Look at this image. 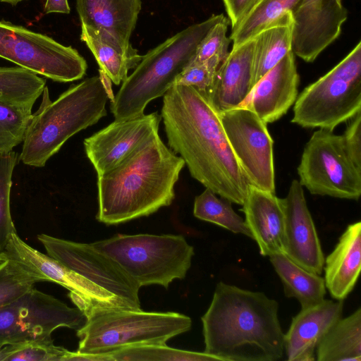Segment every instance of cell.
Instances as JSON below:
<instances>
[{"mask_svg": "<svg viewBox=\"0 0 361 361\" xmlns=\"http://www.w3.org/2000/svg\"><path fill=\"white\" fill-rule=\"evenodd\" d=\"M91 245L114 262L139 287L167 288L185 277L194 248L180 235L118 234Z\"/></svg>", "mask_w": 361, "mask_h": 361, "instance_id": "obj_7", "label": "cell"}, {"mask_svg": "<svg viewBox=\"0 0 361 361\" xmlns=\"http://www.w3.org/2000/svg\"><path fill=\"white\" fill-rule=\"evenodd\" d=\"M193 214L199 219L211 222L235 233L252 238L245 220L235 212L231 202L219 199L206 188L195 198Z\"/></svg>", "mask_w": 361, "mask_h": 361, "instance_id": "obj_30", "label": "cell"}, {"mask_svg": "<svg viewBox=\"0 0 361 361\" xmlns=\"http://www.w3.org/2000/svg\"><path fill=\"white\" fill-rule=\"evenodd\" d=\"M291 122L333 131L361 111V42L298 96Z\"/></svg>", "mask_w": 361, "mask_h": 361, "instance_id": "obj_8", "label": "cell"}, {"mask_svg": "<svg viewBox=\"0 0 361 361\" xmlns=\"http://www.w3.org/2000/svg\"><path fill=\"white\" fill-rule=\"evenodd\" d=\"M317 361H361V309L341 318L319 343Z\"/></svg>", "mask_w": 361, "mask_h": 361, "instance_id": "obj_26", "label": "cell"}, {"mask_svg": "<svg viewBox=\"0 0 361 361\" xmlns=\"http://www.w3.org/2000/svg\"><path fill=\"white\" fill-rule=\"evenodd\" d=\"M282 200L285 214L283 253L307 271L321 274L325 259L299 180L291 182L288 195Z\"/></svg>", "mask_w": 361, "mask_h": 361, "instance_id": "obj_17", "label": "cell"}, {"mask_svg": "<svg viewBox=\"0 0 361 361\" xmlns=\"http://www.w3.org/2000/svg\"><path fill=\"white\" fill-rule=\"evenodd\" d=\"M80 39L93 54L100 71L115 85L123 82L142 57L133 47L126 48L111 35L84 25H81Z\"/></svg>", "mask_w": 361, "mask_h": 361, "instance_id": "obj_24", "label": "cell"}, {"mask_svg": "<svg viewBox=\"0 0 361 361\" xmlns=\"http://www.w3.org/2000/svg\"><path fill=\"white\" fill-rule=\"evenodd\" d=\"M69 352L51 337L1 346L0 361H66Z\"/></svg>", "mask_w": 361, "mask_h": 361, "instance_id": "obj_33", "label": "cell"}, {"mask_svg": "<svg viewBox=\"0 0 361 361\" xmlns=\"http://www.w3.org/2000/svg\"><path fill=\"white\" fill-rule=\"evenodd\" d=\"M300 0H261L235 28L229 37L233 47L252 39L268 27L293 13Z\"/></svg>", "mask_w": 361, "mask_h": 361, "instance_id": "obj_28", "label": "cell"}, {"mask_svg": "<svg viewBox=\"0 0 361 361\" xmlns=\"http://www.w3.org/2000/svg\"><path fill=\"white\" fill-rule=\"evenodd\" d=\"M37 239L49 256L110 293L126 307L140 308L139 286L91 243H76L44 233L38 235Z\"/></svg>", "mask_w": 361, "mask_h": 361, "instance_id": "obj_13", "label": "cell"}, {"mask_svg": "<svg viewBox=\"0 0 361 361\" xmlns=\"http://www.w3.org/2000/svg\"><path fill=\"white\" fill-rule=\"evenodd\" d=\"M342 137L348 154L361 169V111L349 120Z\"/></svg>", "mask_w": 361, "mask_h": 361, "instance_id": "obj_38", "label": "cell"}, {"mask_svg": "<svg viewBox=\"0 0 361 361\" xmlns=\"http://www.w3.org/2000/svg\"><path fill=\"white\" fill-rule=\"evenodd\" d=\"M343 300L324 299L301 309L283 336L288 361H314L317 348L331 326L342 317Z\"/></svg>", "mask_w": 361, "mask_h": 361, "instance_id": "obj_20", "label": "cell"}, {"mask_svg": "<svg viewBox=\"0 0 361 361\" xmlns=\"http://www.w3.org/2000/svg\"><path fill=\"white\" fill-rule=\"evenodd\" d=\"M81 25L107 33L126 48L141 9L140 0H76Z\"/></svg>", "mask_w": 361, "mask_h": 361, "instance_id": "obj_22", "label": "cell"}, {"mask_svg": "<svg viewBox=\"0 0 361 361\" xmlns=\"http://www.w3.org/2000/svg\"><path fill=\"white\" fill-rule=\"evenodd\" d=\"M30 107L0 102V154L23 143L32 117Z\"/></svg>", "mask_w": 361, "mask_h": 361, "instance_id": "obj_32", "label": "cell"}, {"mask_svg": "<svg viewBox=\"0 0 361 361\" xmlns=\"http://www.w3.org/2000/svg\"><path fill=\"white\" fill-rule=\"evenodd\" d=\"M18 154L12 151L0 154V264L10 235L16 232L11 212L12 176Z\"/></svg>", "mask_w": 361, "mask_h": 361, "instance_id": "obj_35", "label": "cell"}, {"mask_svg": "<svg viewBox=\"0 0 361 361\" xmlns=\"http://www.w3.org/2000/svg\"><path fill=\"white\" fill-rule=\"evenodd\" d=\"M292 27L290 13L253 38L252 87L292 51Z\"/></svg>", "mask_w": 361, "mask_h": 361, "instance_id": "obj_27", "label": "cell"}, {"mask_svg": "<svg viewBox=\"0 0 361 361\" xmlns=\"http://www.w3.org/2000/svg\"><path fill=\"white\" fill-rule=\"evenodd\" d=\"M300 183L311 194L358 200L361 169L348 154L342 135L319 128L306 143L298 166Z\"/></svg>", "mask_w": 361, "mask_h": 361, "instance_id": "obj_9", "label": "cell"}, {"mask_svg": "<svg viewBox=\"0 0 361 361\" xmlns=\"http://www.w3.org/2000/svg\"><path fill=\"white\" fill-rule=\"evenodd\" d=\"M86 317L58 298L32 288L0 307V347L51 338L59 328L78 330Z\"/></svg>", "mask_w": 361, "mask_h": 361, "instance_id": "obj_11", "label": "cell"}, {"mask_svg": "<svg viewBox=\"0 0 361 361\" xmlns=\"http://www.w3.org/2000/svg\"><path fill=\"white\" fill-rule=\"evenodd\" d=\"M261 0H224L231 23V30L237 27Z\"/></svg>", "mask_w": 361, "mask_h": 361, "instance_id": "obj_39", "label": "cell"}, {"mask_svg": "<svg viewBox=\"0 0 361 361\" xmlns=\"http://www.w3.org/2000/svg\"><path fill=\"white\" fill-rule=\"evenodd\" d=\"M102 355L106 361H220L204 352L176 349L166 344L129 346Z\"/></svg>", "mask_w": 361, "mask_h": 361, "instance_id": "obj_31", "label": "cell"}, {"mask_svg": "<svg viewBox=\"0 0 361 361\" xmlns=\"http://www.w3.org/2000/svg\"><path fill=\"white\" fill-rule=\"evenodd\" d=\"M361 268V222L348 226L324 259V283L330 295L344 300L354 288Z\"/></svg>", "mask_w": 361, "mask_h": 361, "instance_id": "obj_23", "label": "cell"}, {"mask_svg": "<svg viewBox=\"0 0 361 361\" xmlns=\"http://www.w3.org/2000/svg\"><path fill=\"white\" fill-rule=\"evenodd\" d=\"M46 87L44 78L20 66L0 67V102L32 108Z\"/></svg>", "mask_w": 361, "mask_h": 361, "instance_id": "obj_29", "label": "cell"}, {"mask_svg": "<svg viewBox=\"0 0 361 361\" xmlns=\"http://www.w3.org/2000/svg\"><path fill=\"white\" fill-rule=\"evenodd\" d=\"M231 149L249 184L275 193L273 140L267 123L243 106L219 114Z\"/></svg>", "mask_w": 361, "mask_h": 361, "instance_id": "obj_12", "label": "cell"}, {"mask_svg": "<svg viewBox=\"0 0 361 361\" xmlns=\"http://www.w3.org/2000/svg\"><path fill=\"white\" fill-rule=\"evenodd\" d=\"M226 18L223 14L213 15L188 27L142 56L111 99L110 109L115 119L144 114L149 102L164 96L173 86L212 27Z\"/></svg>", "mask_w": 361, "mask_h": 361, "instance_id": "obj_5", "label": "cell"}, {"mask_svg": "<svg viewBox=\"0 0 361 361\" xmlns=\"http://www.w3.org/2000/svg\"><path fill=\"white\" fill-rule=\"evenodd\" d=\"M292 16L291 50L312 62L340 35L348 13L341 0H300Z\"/></svg>", "mask_w": 361, "mask_h": 361, "instance_id": "obj_16", "label": "cell"}, {"mask_svg": "<svg viewBox=\"0 0 361 361\" xmlns=\"http://www.w3.org/2000/svg\"><path fill=\"white\" fill-rule=\"evenodd\" d=\"M85 324L77 330V352L102 355L142 345H164L189 331L191 319L177 312H145L140 308L91 306L83 311Z\"/></svg>", "mask_w": 361, "mask_h": 361, "instance_id": "obj_6", "label": "cell"}, {"mask_svg": "<svg viewBox=\"0 0 361 361\" xmlns=\"http://www.w3.org/2000/svg\"><path fill=\"white\" fill-rule=\"evenodd\" d=\"M24 0H0V2L8 3L13 6L16 5L18 3Z\"/></svg>", "mask_w": 361, "mask_h": 361, "instance_id": "obj_41", "label": "cell"}, {"mask_svg": "<svg viewBox=\"0 0 361 361\" xmlns=\"http://www.w3.org/2000/svg\"><path fill=\"white\" fill-rule=\"evenodd\" d=\"M279 305L262 292L219 282L202 317L204 353L220 361H276L283 356Z\"/></svg>", "mask_w": 361, "mask_h": 361, "instance_id": "obj_2", "label": "cell"}, {"mask_svg": "<svg viewBox=\"0 0 361 361\" xmlns=\"http://www.w3.org/2000/svg\"><path fill=\"white\" fill-rule=\"evenodd\" d=\"M228 25L227 18L214 25L198 44L190 63H200L214 57L223 61L229 54L231 42L226 37Z\"/></svg>", "mask_w": 361, "mask_h": 361, "instance_id": "obj_36", "label": "cell"}, {"mask_svg": "<svg viewBox=\"0 0 361 361\" xmlns=\"http://www.w3.org/2000/svg\"><path fill=\"white\" fill-rule=\"evenodd\" d=\"M221 62L220 59L214 57L200 63H190L176 77L173 85L193 87L204 95Z\"/></svg>", "mask_w": 361, "mask_h": 361, "instance_id": "obj_37", "label": "cell"}, {"mask_svg": "<svg viewBox=\"0 0 361 361\" xmlns=\"http://www.w3.org/2000/svg\"><path fill=\"white\" fill-rule=\"evenodd\" d=\"M185 165L156 134L116 166L97 175V219L115 225L169 206Z\"/></svg>", "mask_w": 361, "mask_h": 361, "instance_id": "obj_3", "label": "cell"}, {"mask_svg": "<svg viewBox=\"0 0 361 361\" xmlns=\"http://www.w3.org/2000/svg\"><path fill=\"white\" fill-rule=\"evenodd\" d=\"M276 274L283 286L285 295L296 298L301 309L322 302L326 294L324 278L307 271L290 260L283 252L269 256Z\"/></svg>", "mask_w": 361, "mask_h": 361, "instance_id": "obj_25", "label": "cell"}, {"mask_svg": "<svg viewBox=\"0 0 361 361\" xmlns=\"http://www.w3.org/2000/svg\"><path fill=\"white\" fill-rule=\"evenodd\" d=\"M158 112L115 121L84 140L86 155L97 175L119 164L144 142L158 134Z\"/></svg>", "mask_w": 361, "mask_h": 361, "instance_id": "obj_15", "label": "cell"}, {"mask_svg": "<svg viewBox=\"0 0 361 361\" xmlns=\"http://www.w3.org/2000/svg\"><path fill=\"white\" fill-rule=\"evenodd\" d=\"M161 117L169 148L183 159L192 177L243 205L249 183L207 99L193 87L173 85L164 94Z\"/></svg>", "mask_w": 361, "mask_h": 361, "instance_id": "obj_1", "label": "cell"}, {"mask_svg": "<svg viewBox=\"0 0 361 361\" xmlns=\"http://www.w3.org/2000/svg\"><path fill=\"white\" fill-rule=\"evenodd\" d=\"M299 81L294 54L290 51L254 85L240 106L252 111L267 124L274 123L295 103Z\"/></svg>", "mask_w": 361, "mask_h": 361, "instance_id": "obj_18", "label": "cell"}, {"mask_svg": "<svg viewBox=\"0 0 361 361\" xmlns=\"http://www.w3.org/2000/svg\"><path fill=\"white\" fill-rule=\"evenodd\" d=\"M253 38L233 47L203 95L218 114L240 106L252 89Z\"/></svg>", "mask_w": 361, "mask_h": 361, "instance_id": "obj_19", "label": "cell"}, {"mask_svg": "<svg viewBox=\"0 0 361 361\" xmlns=\"http://www.w3.org/2000/svg\"><path fill=\"white\" fill-rule=\"evenodd\" d=\"M0 57L56 82L81 79L87 64L78 51L53 38L0 20Z\"/></svg>", "mask_w": 361, "mask_h": 361, "instance_id": "obj_10", "label": "cell"}, {"mask_svg": "<svg viewBox=\"0 0 361 361\" xmlns=\"http://www.w3.org/2000/svg\"><path fill=\"white\" fill-rule=\"evenodd\" d=\"M44 279L21 264L4 260L0 264V307L5 305L34 287Z\"/></svg>", "mask_w": 361, "mask_h": 361, "instance_id": "obj_34", "label": "cell"}, {"mask_svg": "<svg viewBox=\"0 0 361 361\" xmlns=\"http://www.w3.org/2000/svg\"><path fill=\"white\" fill-rule=\"evenodd\" d=\"M99 75L71 85L54 102L44 99L32 114L23 142L19 160L43 167L73 135L91 126L106 115L111 80Z\"/></svg>", "mask_w": 361, "mask_h": 361, "instance_id": "obj_4", "label": "cell"}, {"mask_svg": "<svg viewBox=\"0 0 361 361\" xmlns=\"http://www.w3.org/2000/svg\"><path fill=\"white\" fill-rule=\"evenodd\" d=\"M1 260L18 262L44 281L54 282L70 291L69 297L80 310L94 305L126 307L116 297L68 268L48 255L42 253L12 233L1 255Z\"/></svg>", "mask_w": 361, "mask_h": 361, "instance_id": "obj_14", "label": "cell"}, {"mask_svg": "<svg viewBox=\"0 0 361 361\" xmlns=\"http://www.w3.org/2000/svg\"><path fill=\"white\" fill-rule=\"evenodd\" d=\"M71 11L68 0H46L44 6V13H69Z\"/></svg>", "mask_w": 361, "mask_h": 361, "instance_id": "obj_40", "label": "cell"}, {"mask_svg": "<svg viewBox=\"0 0 361 361\" xmlns=\"http://www.w3.org/2000/svg\"><path fill=\"white\" fill-rule=\"evenodd\" d=\"M240 210L262 256L283 252L285 214L282 199L249 184Z\"/></svg>", "mask_w": 361, "mask_h": 361, "instance_id": "obj_21", "label": "cell"}]
</instances>
